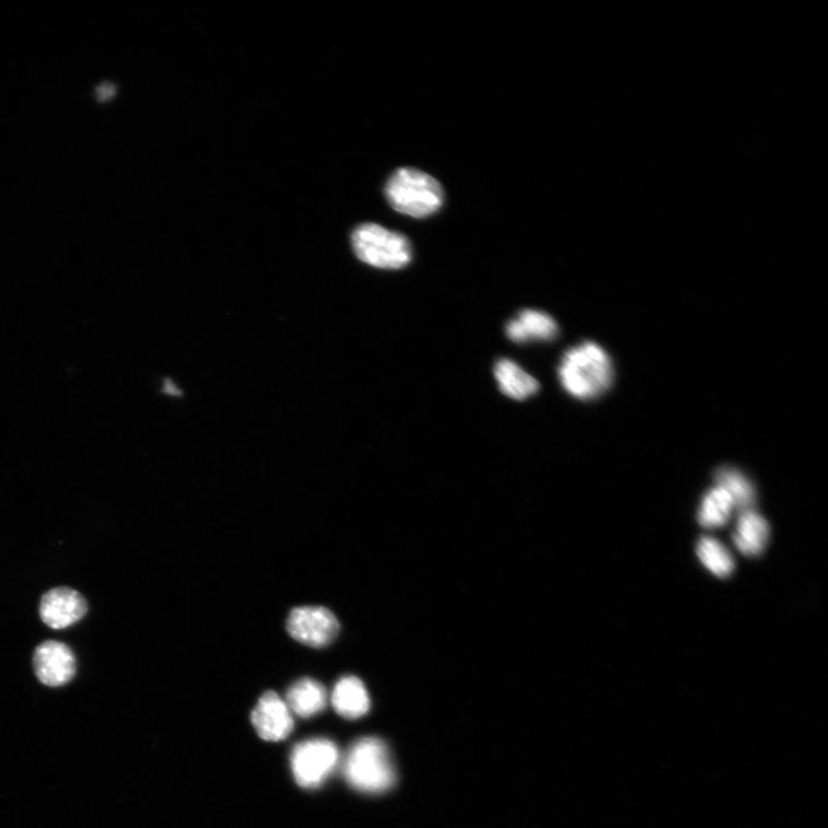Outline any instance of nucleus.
Segmentation results:
<instances>
[{
  "label": "nucleus",
  "instance_id": "obj_2",
  "mask_svg": "<svg viewBox=\"0 0 828 828\" xmlns=\"http://www.w3.org/2000/svg\"><path fill=\"white\" fill-rule=\"evenodd\" d=\"M345 775L354 790L383 793L395 783V770L386 745L376 737H363L350 748Z\"/></svg>",
  "mask_w": 828,
  "mask_h": 828
},
{
  "label": "nucleus",
  "instance_id": "obj_11",
  "mask_svg": "<svg viewBox=\"0 0 828 828\" xmlns=\"http://www.w3.org/2000/svg\"><path fill=\"white\" fill-rule=\"evenodd\" d=\"M331 704L346 720H358L371 708L369 691L360 678L348 676L335 685Z\"/></svg>",
  "mask_w": 828,
  "mask_h": 828
},
{
  "label": "nucleus",
  "instance_id": "obj_6",
  "mask_svg": "<svg viewBox=\"0 0 828 828\" xmlns=\"http://www.w3.org/2000/svg\"><path fill=\"white\" fill-rule=\"evenodd\" d=\"M287 631L298 642L322 649L337 639L340 622L325 607H300L290 613Z\"/></svg>",
  "mask_w": 828,
  "mask_h": 828
},
{
  "label": "nucleus",
  "instance_id": "obj_9",
  "mask_svg": "<svg viewBox=\"0 0 828 828\" xmlns=\"http://www.w3.org/2000/svg\"><path fill=\"white\" fill-rule=\"evenodd\" d=\"M253 724L266 742H282L294 730L287 703L276 691H266L252 714Z\"/></svg>",
  "mask_w": 828,
  "mask_h": 828
},
{
  "label": "nucleus",
  "instance_id": "obj_3",
  "mask_svg": "<svg viewBox=\"0 0 828 828\" xmlns=\"http://www.w3.org/2000/svg\"><path fill=\"white\" fill-rule=\"evenodd\" d=\"M386 197L390 207L412 218L436 213L443 205V189L431 175L415 168H399L389 178Z\"/></svg>",
  "mask_w": 828,
  "mask_h": 828
},
{
  "label": "nucleus",
  "instance_id": "obj_5",
  "mask_svg": "<svg viewBox=\"0 0 828 828\" xmlns=\"http://www.w3.org/2000/svg\"><path fill=\"white\" fill-rule=\"evenodd\" d=\"M340 754L326 738L299 744L292 753V768L300 786L317 789L337 769Z\"/></svg>",
  "mask_w": 828,
  "mask_h": 828
},
{
  "label": "nucleus",
  "instance_id": "obj_10",
  "mask_svg": "<svg viewBox=\"0 0 828 828\" xmlns=\"http://www.w3.org/2000/svg\"><path fill=\"white\" fill-rule=\"evenodd\" d=\"M506 337L516 343L530 341H552L558 335V326L547 313L525 310L510 320L505 328Z\"/></svg>",
  "mask_w": 828,
  "mask_h": 828
},
{
  "label": "nucleus",
  "instance_id": "obj_14",
  "mask_svg": "<svg viewBox=\"0 0 828 828\" xmlns=\"http://www.w3.org/2000/svg\"><path fill=\"white\" fill-rule=\"evenodd\" d=\"M494 373L501 392L510 398L524 400L540 389L535 377L505 358L497 363Z\"/></svg>",
  "mask_w": 828,
  "mask_h": 828
},
{
  "label": "nucleus",
  "instance_id": "obj_12",
  "mask_svg": "<svg viewBox=\"0 0 828 828\" xmlns=\"http://www.w3.org/2000/svg\"><path fill=\"white\" fill-rule=\"evenodd\" d=\"M770 539L768 522L754 510L742 512L737 520L733 541L749 557L762 555Z\"/></svg>",
  "mask_w": 828,
  "mask_h": 828
},
{
  "label": "nucleus",
  "instance_id": "obj_13",
  "mask_svg": "<svg viewBox=\"0 0 828 828\" xmlns=\"http://www.w3.org/2000/svg\"><path fill=\"white\" fill-rule=\"evenodd\" d=\"M287 703L300 718L310 719L326 708L327 691L319 681L302 678L289 688Z\"/></svg>",
  "mask_w": 828,
  "mask_h": 828
},
{
  "label": "nucleus",
  "instance_id": "obj_17",
  "mask_svg": "<svg viewBox=\"0 0 828 828\" xmlns=\"http://www.w3.org/2000/svg\"><path fill=\"white\" fill-rule=\"evenodd\" d=\"M698 556L702 564L714 575L730 576L734 569V559L730 551L712 537H702L698 545Z\"/></svg>",
  "mask_w": 828,
  "mask_h": 828
},
{
  "label": "nucleus",
  "instance_id": "obj_8",
  "mask_svg": "<svg viewBox=\"0 0 828 828\" xmlns=\"http://www.w3.org/2000/svg\"><path fill=\"white\" fill-rule=\"evenodd\" d=\"M88 613L85 598L75 590L59 587L44 594L39 604V616L54 630L70 628Z\"/></svg>",
  "mask_w": 828,
  "mask_h": 828
},
{
  "label": "nucleus",
  "instance_id": "obj_16",
  "mask_svg": "<svg viewBox=\"0 0 828 828\" xmlns=\"http://www.w3.org/2000/svg\"><path fill=\"white\" fill-rule=\"evenodd\" d=\"M734 503L727 492L720 486H715L702 501L699 512V523L704 528H718L725 526L731 520Z\"/></svg>",
  "mask_w": 828,
  "mask_h": 828
},
{
  "label": "nucleus",
  "instance_id": "obj_15",
  "mask_svg": "<svg viewBox=\"0 0 828 828\" xmlns=\"http://www.w3.org/2000/svg\"><path fill=\"white\" fill-rule=\"evenodd\" d=\"M714 480L731 497L735 509L740 512L753 510L756 504V490L742 471L733 467H721L715 471Z\"/></svg>",
  "mask_w": 828,
  "mask_h": 828
},
{
  "label": "nucleus",
  "instance_id": "obj_1",
  "mask_svg": "<svg viewBox=\"0 0 828 828\" xmlns=\"http://www.w3.org/2000/svg\"><path fill=\"white\" fill-rule=\"evenodd\" d=\"M558 375L571 396L591 400L609 390L615 372L606 350L594 342H584L564 354Z\"/></svg>",
  "mask_w": 828,
  "mask_h": 828
},
{
  "label": "nucleus",
  "instance_id": "obj_4",
  "mask_svg": "<svg viewBox=\"0 0 828 828\" xmlns=\"http://www.w3.org/2000/svg\"><path fill=\"white\" fill-rule=\"evenodd\" d=\"M351 244L358 259L384 270H399L412 260L409 240L375 223L357 228L351 235Z\"/></svg>",
  "mask_w": 828,
  "mask_h": 828
},
{
  "label": "nucleus",
  "instance_id": "obj_7",
  "mask_svg": "<svg viewBox=\"0 0 828 828\" xmlns=\"http://www.w3.org/2000/svg\"><path fill=\"white\" fill-rule=\"evenodd\" d=\"M33 666L38 680L49 687L69 684L77 674L72 649L58 641L40 643L34 653Z\"/></svg>",
  "mask_w": 828,
  "mask_h": 828
}]
</instances>
